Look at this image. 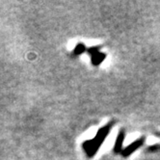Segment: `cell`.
<instances>
[{
  "instance_id": "obj_2",
  "label": "cell",
  "mask_w": 160,
  "mask_h": 160,
  "mask_svg": "<svg viewBox=\"0 0 160 160\" xmlns=\"http://www.w3.org/2000/svg\"><path fill=\"white\" fill-rule=\"evenodd\" d=\"M142 143H143V140H139V141H136L134 144L130 145V146L127 148V150H124L123 155H124V156H125V155H129V154H130L132 152H134L140 145H142Z\"/></svg>"
},
{
  "instance_id": "obj_3",
  "label": "cell",
  "mask_w": 160,
  "mask_h": 160,
  "mask_svg": "<svg viewBox=\"0 0 160 160\" xmlns=\"http://www.w3.org/2000/svg\"><path fill=\"white\" fill-rule=\"evenodd\" d=\"M122 143V134H121V135L119 136V138H118V140H117V144H116V151L118 150V148H120V147H121Z\"/></svg>"
},
{
  "instance_id": "obj_1",
  "label": "cell",
  "mask_w": 160,
  "mask_h": 160,
  "mask_svg": "<svg viewBox=\"0 0 160 160\" xmlns=\"http://www.w3.org/2000/svg\"><path fill=\"white\" fill-rule=\"evenodd\" d=\"M110 128H111V125H110V124L106 125L105 128H101V129L98 131V133L97 134L96 138H94V140H92V141H88V142L84 143L83 148H84V150L86 151V153H87L89 156H93V155L97 152V151H98V148H99L100 144L104 141V138L107 136Z\"/></svg>"
}]
</instances>
